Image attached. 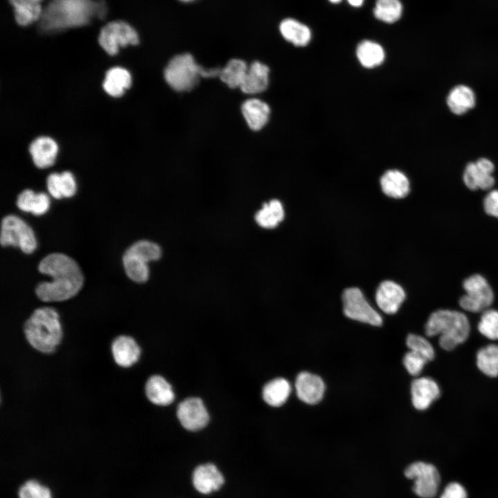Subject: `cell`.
<instances>
[{
    "mask_svg": "<svg viewBox=\"0 0 498 498\" xmlns=\"http://www.w3.org/2000/svg\"><path fill=\"white\" fill-rule=\"evenodd\" d=\"M40 273L49 275L50 282L39 283L37 296L44 302H61L75 296L82 288L84 277L78 264L62 253L46 255L38 265Z\"/></svg>",
    "mask_w": 498,
    "mask_h": 498,
    "instance_id": "6da1fadb",
    "label": "cell"
},
{
    "mask_svg": "<svg viewBox=\"0 0 498 498\" xmlns=\"http://www.w3.org/2000/svg\"><path fill=\"white\" fill-rule=\"evenodd\" d=\"M107 12L104 1L92 0H51L43 9L40 28L45 32H57L88 24L102 18Z\"/></svg>",
    "mask_w": 498,
    "mask_h": 498,
    "instance_id": "7a4b0ae2",
    "label": "cell"
},
{
    "mask_svg": "<svg viewBox=\"0 0 498 498\" xmlns=\"http://www.w3.org/2000/svg\"><path fill=\"white\" fill-rule=\"evenodd\" d=\"M429 337L439 335L441 349L452 351L469 337L470 324L462 312L450 309H439L430 314L425 326Z\"/></svg>",
    "mask_w": 498,
    "mask_h": 498,
    "instance_id": "3957f363",
    "label": "cell"
},
{
    "mask_svg": "<svg viewBox=\"0 0 498 498\" xmlns=\"http://www.w3.org/2000/svg\"><path fill=\"white\" fill-rule=\"evenodd\" d=\"M24 330L31 347L44 353L53 352L62 337L59 314L50 307L35 310L26 321Z\"/></svg>",
    "mask_w": 498,
    "mask_h": 498,
    "instance_id": "277c9868",
    "label": "cell"
},
{
    "mask_svg": "<svg viewBox=\"0 0 498 498\" xmlns=\"http://www.w3.org/2000/svg\"><path fill=\"white\" fill-rule=\"evenodd\" d=\"M221 68L206 69L200 66L192 55L185 53L174 56L164 70L168 85L178 92L189 91L199 83L200 77L219 76Z\"/></svg>",
    "mask_w": 498,
    "mask_h": 498,
    "instance_id": "5b68a950",
    "label": "cell"
},
{
    "mask_svg": "<svg viewBox=\"0 0 498 498\" xmlns=\"http://www.w3.org/2000/svg\"><path fill=\"white\" fill-rule=\"evenodd\" d=\"M465 294L461 296L459 303L461 308L479 313L489 308L494 301V293L487 279L479 274H474L463 282Z\"/></svg>",
    "mask_w": 498,
    "mask_h": 498,
    "instance_id": "8992f818",
    "label": "cell"
},
{
    "mask_svg": "<svg viewBox=\"0 0 498 498\" xmlns=\"http://www.w3.org/2000/svg\"><path fill=\"white\" fill-rule=\"evenodd\" d=\"M0 242L2 246L19 247L26 254L36 249L37 241L32 228L17 216L7 215L1 221Z\"/></svg>",
    "mask_w": 498,
    "mask_h": 498,
    "instance_id": "52a82bcc",
    "label": "cell"
},
{
    "mask_svg": "<svg viewBox=\"0 0 498 498\" xmlns=\"http://www.w3.org/2000/svg\"><path fill=\"white\" fill-rule=\"evenodd\" d=\"M100 46L110 55L118 53L120 47L137 45L139 36L137 31L123 21H113L104 26L98 37Z\"/></svg>",
    "mask_w": 498,
    "mask_h": 498,
    "instance_id": "ba28073f",
    "label": "cell"
},
{
    "mask_svg": "<svg viewBox=\"0 0 498 498\" xmlns=\"http://www.w3.org/2000/svg\"><path fill=\"white\" fill-rule=\"evenodd\" d=\"M405 475L414 481L412 489L417 496L421 498L436 496L440 483V474L434 465L416 461L406 468Z\"/></svg>",
    "mask_w": 498,
    "mask_h": 498,
    "instance_id": "9c48e42d",
    "label": "cell"
},
{
    "mask_svg": "<svg viewBox=\"0 0 498 498\" xmlns=\"http://www.w3.org/2000/svg\"><path fill=\"white\" fill-rule=\"evenodd\" d=\"M343 311L350 319L374 326H380V315L369 304L362 291L356 288H346L342 294Z\"/></svg>",
    "mask_w": 498,
    "mask_h": 498,
    "instance_id": "30bf717a",
    "label": "cell"
},
{
    "mask_svg": "<svg viewBox=\"0 0 498 498\" xmlns=\"http://www.w3.org/2000/svg\"><path fill=\"white\" fill-rule=\"evenodd\" d=\"M495 166L493 162L487 158H480L475 161L468 163L463 170L462 179L463 183L470 190H490L495 183L493 175Z\"/></svg>",
    "mask_w": 498,
    "mask_h": 498,
    "instance_id": "8fae6325",
    "label": "cell"
},
{
    "mask_svg": "<svg viewBox=\"0 0 498 498\" xmlns=\"http://www.w3.org/2000/svg\"><path fill=\"white\" fill-rule=\"evenodd\" d=\"M177 417L183 427L190 431L203 428L209 421L208 412L199 398H188L180 403Z\"/></svg>",
    "mask_w": 498,
    "mask_h": 498,
    "instance_id": "7c38bea8",
    "label": "cell"
},
{
    "mask_svg": "<svg viewBox=\"0 0 498 498\" xmlns=\"http://www.w3.org/2000/svg\"><path fill=\"white\" fill-rule=\"evenodd\" d=\"M192 481L196 491L203 495H209L223 486L225 478L214 464L208 463L199 465L194 469Z\"/></svg>",
    "mask_w": 498,
    "mask_h": 498,
    "instance_id": "4fadbf2b",
    "label": "cell"
},
{
    "mask_svg": "<svg viewBox=\"0 0 498 498\" xmlns=\"http://www.w3.org/2000/svg\"><path fill=\"white\" fill-rule=\"evenodd\" d=\"M412 403L418 410H425L441 395L438 383L430 377H419L411 384Z\"/></svg>",
    "mask_w": 498,
    "mask_h": 498,
    "instance_id": "5bb4252c",
    "label": "cell"
},
{
    "mask_svg": "<svg viewBox=\"0 0 498 498\" xmlns=\"http://www.w3.org/2000/svg\"><path fill=\"white\" fill-rule=\"evenodd\" d=\"M295 389L297 397L302 401L313 405L322 400L325 386L320 376L303 371L297 376Z\"/></svg>",
    "mask_w": 498,
    "mask_h": 498,
    "instance_id": "9a60e30c",
    "label": "cell"
},
{
    "mask_svg": "<svg viewBox=\"0 0 498 498\" xmlns=\"http://www.w3.org/2000/svg\"><path fill=\"white\" fill-rule=\"evenodd\" d=\"M405 299L402 286L393 281L382 282L376 293L378 307L387 314L396 313Z\"/></svg>",
    "mask_w": 498,
    "mask_h": 498,
    "instance_id": "2e32d148",
    "label": "cell"
},
{
    "mask_svg": "<svg viewBox=\"0 0 498 498\" xmlns=\"http://www.w3.org/2000/svg\"><path fill=\"white\" fill-rule=\"evenodd\" d=\"M29 152L36 167L44 169L52 166L55 161L58 145L51 138L40 136L29 146Z\"/></svg>",
    "mask_w": 498,
    "mask_h": 498,
    "instance_id": "e0dca14e",
    "label": "cell"
},
{
    "mask_svg": "<svg viewBox=\"0 0 498 498\" xmlns=\"http://www.w3.org/2000/svg\"><path fill=\"white\" fill-rule=\"evenodd\" d=\"M476 94L472 88L465 84L454 86L446 98V104L452 113L462 116L476 105Z\"/></svg>",
    "mask_w": 498,
    "mask_h": 498,
    "instance_id": "ac0fdd59",
    "label": "cell"
},
{
    "mask_svg": "<svg viewBox=\"0 0 498 498\" xmlns=\"http://www.w3.org/2000/svg\"><path fill=\"white\" fill-rule=\"evenodd\" d=\"M111 352L116 363L122 367L134 365L140 356V349L133 338L120 335L112 342Z\"/></svg>",
    "mask_w": 498,
    "mask_h": 498,
    "instance_id": "d6986e66",
    "label": "cell"
},
{
    "mask_svg": "<svg viewBox=\"0 0 498 498\" xmlns=\"http://www.w3.org/2000/svg\"><path fill=\"white\" fill-rule=\"evenodd\" d=\"M270 70L268 66L255 61L250 66L240 86L241 91L246 94L255 95L264 92L269 84Z\"/></svg>",
    "mask_w": 498,
    "mask_h": 498,
    "instance_id": "ffe728a7",
    "label": "cell"
},
{
    "mask_svg": "<svg viewBox=\"0 0 498 498\" xmlns=\"http://www.w3.org/2000/svg\"><path fill=\"white\" fill-rule=\"evenodd\" d=\"M241 113L249 128L253 131H259L268 122L270 109L266 102L254 98L243 102Z\"/></svg>",
    "mask_w": 498,
    "mask_h": 498,
    "instance_id": "44dd1931",
    "label": "cell"
},
{
    "mask_svg": "<svg viewBox=\"0 0 498 498\" xmlns=\"http://www.w3.org/2000/svg\"><path fill=\"white\" fill-rule=\"evenodd\" d=\"M380 183L383 193L391 198L403 199L410 191V183L407 176L398 169L385 172L380 178Z\"/></svg>",
    "mask_w": 498,
    "mask_h": 498,
    "instance_id": "7402d4cb",
    "label": "cell"
},
{
    "mask_svg": "<svg viewBox=\"0 0 498 498\" xmlns=\"http://www.w3.org/2000/svg\"><path fill=\"white\" fill-rule=\"evenodd\" d=\"M147 398L154 404L167 405L174 400V394L170 384L162 376H151L145 385Z\"/></svg>",
    "mask_w": 498,
    "mask_h": 498,
    "instance_id": "603a6c76",
    "label": "cell"
},
{
    "mask_svg": "<svg viewBox=\"0 0 498 498\" xmlns=\"http://www.w3.org/2000/svg\"><path fill=\"white\" fill-rule=\"evenodd\" d=\"M279 30L284 39L296 46H305L311 39L310 28L295 19H283L279 24Z\"/></svg>",
    "mask_w": 498,
    "mask_h": 498,
    "instance_id": "cb8c5ba5",
    "label": "cell"
},
{
    "mask_svg": "<svg viewBox=\"0 0 498 498\" xmlns=\"http://www.w3.org/2000/svg\"><path fill=\"white\" fill-rule=\"evenodd\" d=\"M131 82L130 73L124 68L116 66L107 71L102 87L111 97L119 98L124 94L125 89L130 88Z\"/></svg>",
    "mask_w": 498,
    "mask_h": 498,
    "instance_id": "d4e9b609",
    "label": "cell"
},
{
    "mask_svg": "<svg viewBox=\"0 0 498 498\" xmlns=\"http://www.w3.org/2000/svg\"><path fill=\"white\" fill-rule=\"evenodd\" d=\"M14 8V15L20 26H28L39 20L42 15L43 0H9Z\"/></svg>",
    "mask_w": 498,
    "mask_h": 498,
    "instance_id": "484cf974",
    "label": "cell"
},
{
    "mask_svg": "<svg viewBox=\"0 0 498 498\" xmlns=\"http://www.w3.org/2000/svg\"><path fill=\"white\" fill-rule=\"evenodd\" d=\"M356 57L363 67L372 68L380 66L384 62L385 53L379 44L364 40L357 46Z\"/></svg>",
    "mask_w": 498,
    "mask_h": 498,
    "instance_id": "4316f807",
    "label": "cell"
},
{
    "mask_svg": "<svg viewBox=\"0 0 498 498\" xmlns=\"http://www.w3.org/2000/svg\"><path fill=\"white\" fill-rule=\"evenodd\" d=\"M291 387L288 380L277 378L268 382L264 387L262 396L266 403L273 407L282 405L288 399Z\"/></svg>",
    "mask_w": 498,
    "mask_h": 498,
    "instance_id": "83f0119b",
    "label": "cell"
},
{
    "mask_svg": "<svg viewBox=\"0 0 498 498\" xmlns=\"http://www.w3.org/2000/svg\"><path fill=\"white\" fill-rule=\"evenodd\" d=\"M248 66L240 59H232L221 68L220 80L231 89L240 88L246 75Z\"/></svg>",
    "mask_w": 498,
    "mask_h": 498,
    "instance_id": "f1b7e54d",
    "label": "cell"
},
{
    "mask_svg": "<svg viewBox=\"0 0 498 498\" xmlns=\"http://www.w3.org/2000/svg\"><path fill=\"white\" fill-rule=\"evenodd\" d=\"M284 217L282 203L273 199L264 204L263 208L255 215L257 223L264 228L276 227Z\"/></svg>",
    "mask_w": 498,
    "mask_h": 498,
    "instance_id": "f546056e",
    "label": "cell"
},
{
    "mask_svg": "<svg viewBox=\"0 0 498 498\" xmlns=\"http://www.w3.org/2000/svg\"><path fill=\"white\" fill-rule=\"evenodd\" d=\"M477 366L486 376H498V344H490L481 348L476 356Z\"/></svg>",
    "mask_w": 498,
    "mask_h": 498,
    "instance_id": "4dcf8cb0",
    "label": "cell"
},
{
    "mask_svg": "<svg viewBox=\"0 0 498 498\" xmlns=\"http://www.w3.org/2000/svg\"><path fill=\"white\" fill-rule=\"evenodd\" d=\"M373 12L377 19L393 24L401 17L403 5L400 0H376Z\"/></svg>",
    "mask_w": 498,
    "mask_h": 498,
    "instance_id": "1f68e13d",
    "label": "cell"
},
{
    "mask_svg": "<svg viewBox=\"0 0 498 498\" xmlns=\"http://www.w3.org/2000/svg\"><path fill=\"white\" fill-rule=\"evenodd\" d=\"M122 263L127 275L132 281L141 283L147 280L149 268L146 261L126 250Z\"/></svg>",
    "mask_w": 498,
    "mask_h": 498,
    "instance_id": "d6a6232c",
    "label": "cell"
},
{
    "mask_svg": "<svg viewBox=\"0 0 498 498\" xmlns=\"http://www.w3.org/2000/svg\"><path fill=\"white\" fill-rule=\"evenodd\" d=\"M477 328L486 338L498 340V311L488 308L482 312Z\"/></svg>",
    "mask_w": 498,
    "mask_h": 498,
    "instance_id": "836d02e7",
    "label": "cell"
},
{
    "mask_svg": "<svg viewBox=\"0 0 498 498\" xmlns=\"http://www.w3.org/2000/svg\"><path fill=\"white\" fill-rule=\"evenodd\" d=\"M126 250L147 263L158 259L161 255L160 248L156 243L146 240L138 241L133 243Z\"/></svg>",
    "mask_w": 498,
    "mask_h": 498,
    "instance_id": "e575fe53",
    "label": "cell"
},
{
    "mask_svg": "<svg viewBox=\"0 0 498 498\" xmlns=\"http://www.w3.org/2000/svg\"><path fill=\"white\" fill-rule=\"evenodd\" d=\"M406 344L409 350L423 356L428 361L434 360V349L425 338L416 334H409L407 337Z\"/></svg>",
    "mask_w": 498,
    "mask_h": 498,
    "instance_id": "d590c367",
    "label": "cell"
},
{
    "mask_svg": "<svg viewBox=\"0 0 498 498\" xmlns=\"http://www.w3.org/2000/svg\"><path fill=\"white\" fill-rule=\"evenodd\" d=\"M19 498H52L50 489L36 480L26 481L19 489Z\"/></svg>",
    "mask_w": 498,
    "mask_h": 498,
    "instance_id": "8d00e7d4",
    "label": "cell"
},
{
    "mask_svg": "<svg viewBox=\"0 0 498 498\" xmlns=\"http://www.w3.org/2000/svg\"><path fill=\"white\" fill-rule=\"evenodd\" d=\"M429 362L423 356L409 350L403 358V364L407 372L414 376H418L425 364Z\"/></svg>",
    "mask_w": 498,
    "mask_h": 498,
    "instance_id": "74e56055",
    "label": "cell"
},
{
    "mask_svg": "<svg viewBox=\"0 0 498 498\" xmlns=\"http://www.w3.org/2000/svg\"><path fill=\"white\" fill-rule=\"evenodd\" d=\"M60 186L63 198H70L75 194L77 185L71 172L65 171L60 174Z\"/></svg>",
    "mask_w": 498,
    "mask_h": 498,
    "instance_id": "f35d334b",
    "label": "cell"
},
{
    "mask_svg": "<svg viewBox=\"0 0 498 498\" xmlns=\"http://www.w3.org/2000/svg\"><path fill=\"white\" fill-rule=\"evenodd\" d=\"M483 207L488 215L498 219V190H492L486 195Z\"/></svg>",
    "mask_w": 498,
    "mask_h": 498,
    "instance_id": "ab89813d",
    "label": "cell"
},
{
    "mask_svg": "<svg viewBox=\"0 0 498 498\" xmlns=\"http://www.w3.org/2000/svg\"><path fill=\"white\" fill-rule=\"evenodd\" d=\"M35 197L36 193L33 190H25L19 194L17 205L22 211L32 212Z\"/></svg>",
    "mask_w": 498,
    "mask_h": 498,
    "instance_id": "60d3db41",
    "label": "cell"
},
{
    "mask_svg": "<svg viewBox=\"0 0 498 498\" xmlns=\"http://www.w3.org/2000/svg\"><path fill=\"white\" fill-rule=\"evenodd\" d=\"M440 498H467V492L460 483L452 482L446 486Z\"/></svg>",
    "mask_w": 498,
    "mask_h": 498,
    "instance_id": "b9f144b4",
    "label": "cell"
},
{
    "mask_svg": "<svg viewBox=\"0 0 498 498\" xmlns=\"http://www.w3.org/2000/svg\"><path fill=\"white\" fill-rule=\"evenodd\" d=\"M47 189L50 194L55 199H62L60 186V174L52 173L47 177Z\"/></svg>",
    "mask_w": 498,
    "mask_h": 498,
    "instance_id": "7bdbcfd3",
    "label": "cell"
},
{
    "mask_svg": "<svg viewBox=\"0 0 498 498\" xmlns=\"http://www.w3.org/2000/svg\"><path fill=\"white\" fill-rule=\"evenodd\" d=\"M50 207V199L47 194L43 192L37 193L32 214L39 216L46 213Z\"/></svg>",
    "mask_w": 498,
    "mask_h": 498,
    "instance_id": "ee69618b",
    "label": "cell"
},
{
    "mask_svg": "<svg viewBox=\"0 0 498 498\" xmlns=\"http://www.w3.org/2000/svg\"><path fill=\"white\" fill-rule=\"evenodd\" d=\"M347 1L350 6L358 8L362 5L364 0H347Z\"/></svg>",
    "mask_w": 498,
    "mask_h": 498,
    "instance_id": "f6af8a7d",
    "label": "cell"
},
{
    "mask_svg": "<svg viewBox=\"0 0 498 498\" xmlns=\"http://www.w3.org/2000/svg\"><path fill=\"white\" fill-rule=\"evenodd\" d=\"M178 1H181V2H182V3H187L194 2V1H196V0H178Z\"/></svg>",
    "mask_w": 498,
    "mask_h": 498,
    "instance_id": "bcb514c9",
    "label": "cell"
},
{
    "mask_svg": "<svg viewBox=\"0 0 498 498\" xmlns=\"http://www.w3.org/2000/svg\"><path fill=\"white\" fill-rule=\"evenodd\" d=\"M329 1L331 3H340L342 0H329Z\"/></svg>",
    "mask_w": 498,
    "mask_h": 498,
    "instance_id": "7dc6e473",
    "label": "cell"
}]
</instances>
